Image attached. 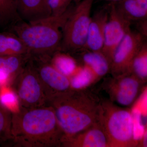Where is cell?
Returning <instances> with one entry per match:
<instances>
[{"instance_id": "cell-21", "label": "cell", "mask_w": 147, "mask_h": 147, "mask_svg": "<svg viewBox=\"0 0 147 147\" xmlns=\"http://www.w3.org/2000/svg\"><path fill=\"white\" fill-rule=\"evenodd\" d=\"M20 19L17 11V0H0V25H5Z\"/></svg>"}, {"instance_id": "cell-6", "label": "cell", "mask_w": 147, "mask_h": 147, "mask_svg": "<svg viewBox=\"0 0 147 147\" xmlns=\"http://www.w3.org/2000/svg\"><path fill=\"white\" fill-rule=\"evenodd\" d=\"M16 77V94L20 107L32 108L46 105L47 95L31 61Z\"/></svg>"}, {"instance_id": "cell-9", "label": "cell", "mask_w": 147, "mask_h": 147, "mask_svg": "<svg viewBox=\"0 0 147 147\" xmlns=\"http://www.w3.org/2000/svg\"><path fill=\"white\" fill-rule=\"evenodd\" d=\"M31 61L36 71L47 96V98L53 95L69 90L70 80L48 63L46 59L34 58Z\"/></svg>"}, {"instance_id": "cell-22", "label": "cell", "mask_w": 147, "mask_h": 147, "mask_svg": "<svg viewBox=\"0 0 147 147\" xmlns=\"http://www.w3.org/2000/svg\"><path fill=\"white\" fill-rule=\"evenodd\" d=\"M0 104L12 113L17 112L20 108L17 94L6 86L0 88Z\"/></svg>"}, {"instance_id": "cell-16", "label": "cell", "mask_w": 147, "mask_h": 147, "mask_svg": "<svg viewBox=\"0 0 147 147\" xmlns=\"http://www.w3.org/2000/svg\"><path fill=\"white\" fill-rule=\"evenodd\" d=\"M86 51L82 56L84 65L92 70L97 79L110 71V62L103 53Z\"/></svg>"}, {"instance_id": "cell-3", "label": "cell", "mask_w": 147, "mask_h": 147, "mask_svg": "<svg viewBox=\"0 0 147 147\" xmlns=\"http://www.w3.org/2000/svg\"><path fill=\"white\" fill-rule=\"evenodd\" d=\"M72 7L58 16H51L40 21L16 23L13 26L16 35L28 50L30 57L47 59L61 50L62 28Z\"/></svg>"}, {"instance_id": "cell-23", "label": "cell", "mask_w": 147, "mask_h": 147, "mask_svg": "<svg viewBox=\"0 0 147 147\" xmlns=\"http://www.w3.org/2000/svg\"><path fill=\"white\" fill-rule=\"evenodd\" d=\"M133 121V135L135 146H138L144 134L146 127L142 119V110L135 106L131 111Z\"/></svg>"}, {"instance_id": "cell-11", "label": "cell", "mask_w": 147, "mask_h": 147, "mask_svg": "<svg viewBox=\"0 0 147 147\" xmlns=\"http://www.w3.org/2000/svg\"><path fill=\"white\" fill-rule=\"evenodd\" d=\"M108 16V7L97 11L92 16L84 50L102 53Z\"/></svg>"}, {"instance_id": "cell-20", "label": "cell", "mask_w": 147, "mask_h": 147, "mask_svg": "<svg viewBox=\"0 0 147 147\" xmlns=\"http://www.w3.org/2000/svg\"><path fill=\"white\" fill-rule=\"evenodd\" d=\"M30 59L28 56H0V70L13 76L24 67V61Z\"/></svg>"}, {"instance_id": "cell-14", "label": "cell", "mask_w": 147, "mask_h": 147, "mask_svg": "<svg viewBox=\"0 0 147 147\" xmlns=\"http://www.w3.org/2000/svg\"><path fill=\"white\" fill-rule=\"evenodd\" d=\"M115 5L119 12L131 24L147 20V0H123Z\"/></svg>"}, {"instance_id": "cell-5", "label": "cell", "mask_w": 147, "mask_h": 147, "mask_svg": "<svg viewBox=\"0 0 147 147\" xmlns=\"http://www.w3.org/2000/svg\"><path fill=\"white\" fill-rule=\"evenodd\" d=\"M94 0H81L72 7L62 28L61 50L78 52L84 50Z\"/></svg>"}, {"instance_id": "cell-29", "label": "cell", "mask_w": 147, "mask_h": 147, "mask_svg": "<svg viewBox=\"0 0 147 147\" xmlns=\"http://www.w3.org/2000/svg\"><path fill=\"white\" fill-rule=\"evenodd\" d=\"M102 1L108 2L109 4H117L123 0H102Z\"/></svg>"}, {"instance_id": "cell-19", "label": "cell", "mask_w": 147, "mask_h": 147, "mask_svg": "<svg viewBox=\"0 0 147 147\" xmlns=\"http://www.w3.org/2000/svg\"><path fill=\"white\" fill-rule=\"evenodd\" d=\"M97 77L88 67L84 65L79 67L75 73L70 76V87L74 90H80L89 86Z\"/></svg>"}, {"instance_id": "cell-26", "label": "cell", "mask_w": 147, "mask_h": 147, "mask_svg": "<svg viewBox=\"0 0 147 147\" xmlns=\"http://www.w3.org/2000/svg\"><path fill=\"white\" fill-rule=\"evenodd\" d=\"M137 24V31L147 38V20L138 22Z\"/></svg>"}, {"instance_id": "cell-18", "label": "cell", "mask_w": 147, "mask_h": 147, "mask_svg": "<svg viewBox=\"0 0 147 147\" xmlns=\"http://www.w3.org/2000/svg\"><path fill=\"white\" fill-rule=\"evenodd\" d=\"M51 64L58 71L68 77L72 76L79 67L73 58L59 51L53 55Z\"/></svg>"}, {"instance_id": "cell-2", "label": "cell", "mask_w": 147, "mask_h": 147, "mask_svg": "<svg viewBox=\"0 0 147 147\" xmlns=\"http://www.w3.org/2000/svg\"><path fill=\"white\" fill-rule=\"evenodd\" d=\"M46 105L52 107L55 112L63 134L62 140L98 122L99 104L82 92L68 90L53 95L47 98Z\"/></svg>"}, {"instance_id": "cell-27", "label": "cell", "mask_w": 147, "mask_h": 147, "mask_svg": "<svg viewBox=\"0 0 147 147\" xmlns=\"http://www.w3.org/2000/svg\"><path fill=\"white\" fill-rule=\"evenodd\" d=\"M12 76L5 71L0 70V88L6 86Z\"/></svg>"}, {"instance_id": "cell-31", "label": "cell", "mask_w": 147, "mask_h": 147, "mask_svg": "<svg viewBox=\"0 0 147 147\" xmlns=\"http://www.w3.org/2000/svg\"><path fill=\"white\" fill-rule=\"evenodd\" d=\"M146 90H147V89H146Z\"/></svg>"}, {"instance_id": "cell-10", "label": "cell", "mask_w": 147, "mask_h": 147, "mask_svg": "<svg viewBox=\"0 0 147 147\" xmlns=\"http://www.w3.org/2000/svg\"><path fill=\"white\" fill-rule=\"evenodd\" d=\"M115 78V84L111 88V96L119 105L129 106L137 98L143 82L130 73Z\"/></svg>"}, {"instance_id": "cell-8", "label": "cell", "mask_w": 147, "mask_h": 147, "mask_svg": "<svg viewBox=\"0 0 147 147\" xmlns=\"http://www.w3.org/2000/svg\"><path fill=\"white\" fill-rule=\"evenodd\" d=\"M102 53L110 62L119 44L131 30V23L119 12L115 4H109Z\"/></svg>"}, {"instance_id": "cell-30", "label": "cell", "mask_w": 147, "mask_h": 147, "mask_svg": "<svg viewBox=\"0 0 147 147\" xmlns=\"http://www.w3.org/2000/svg\"><path fill=\"white\" fill-rule=\"evenodd\" d=\"M74 1H75V2H76V3H77L79 2V1H81V0H74Z\"/></svg>"}, {"instance_id": "cell-24", "label": "cell", "mask_w": 147, "mask_h": 147, "mask_svg": "<svg viewBox=\"0 0 147 147\" xmlns=\"http://www.w3.org/2000/svg\"><path fill=\"white\" fill-rule=\"evenodd\" d=\"M10 112L0 104V141L11 139Z\"/></svg>"}, {"instance_id": "cell-12", "label": "cell", "mask_w": 147, "mask_h": 147, "mask_svg": "<svg viewBox=\"0 0 147 147\" xmlns=\"http://www.w3.org/2000/svg\"><path fill=\"white\" fill-rule=\"evenodd\" d=\"M61 146L71 147H110L108 137L98 122L75 136L63 139Z\"/></svg>"}, {"instance_id": "cell-1", "label": "cell", "mask_w": 147, "mask_h": 147, "mask_svg": "<svg viewBox=\"0 0 147 147\" xmlns=\"http://www.w3.org/2000/svg\"><path fill=\"white\" fill-rule=\"evenodd\" d=\"M11 136L16 145L25 147L60 146L63 138L55 112L49 105L20 107L12 113Z\"/></svg>"}, {"instance_id": "cell-25", "label": "cell", "mask_w": 147, "mask_h": 147, "mask_svg": "<svg viewBox=\"0 0 147 147\" xmlns=\"http://www.w3.org/2000/svg\"><path fill=\"white\" fill-rule=\"evenodd\" d=\"M73 0H47L52 16H58L64 13Z\"/></svg>"}, {"instance_id": "cell-17", "label": "cell", "mask_w": 147, "mask_h": 147, "mask_svg": "<svg viewBox=\"0 0 147 147\" xmlns=\"http://www.w3.org/2000/svg\"><path fill=\"white\" fill-rule=\"evenodd\" d=\"M129 73L143 83L147 81V38H145L134 56Z\"/></svg>"}, {"instance_id": "cell-7", "label": "cell", "mask_w": 147, "mask_h": 147, "mask_svg": "<svg viewBox=\"0 0 147 147\" xmlns=\"http://www.w3.org/2000/svg\"><path fill=\"white\" fill-rule=\"evenodd\" d=\"M145 37L138 31L127 33L113 53L110 71L115 77L129 73L131 63Z\"/></svg>"}, {"instance_id": "cell-4", "label": "cell", "mask_w": 147, "mask_h": 147, "mask_svg": "<svg viewBox=\"0 0 147 147\" xmlns=\"http://www.w3.org/2000/svg\"><path fill=\"white\" fill-rule=\"evenodd\" d=\"M98 122L108 137L110 147L136 146L131 111L104 102L99 104Z\"/></svg>"}, {"instance_id": "cell-15", "label": "cell", "mask_w": 147, "mask_h": 147, "mask_svg": "<svg viewBox=\"0 0 147 147\" xmlns=\"http://www.w3.org/2000/svg\"><path fill=\"white\" fill-rule=\"evenodd\" d=\"M9 55L30 57L28 50L19 37L16 35L0 33V56Z\"/></svg>"}, {"instance_id": "cell-13", "label": "cell", "mask_w": 147, "mask_h": 147, "mask_svg": "<svg viewBox=\"0 0 147 147\" xmlns=\"http://www.w3.org/2000/svg\"><path fill=\"white\" fill-rule=\"evenodd\" d=\"M17 11L20 19L27 23L52 16L47 0H17Z\"/></svg>"}, {"instance_id": "cell-28", "label": "cell", "mask_w": 147, "mask_h": 147, "mask_svg": "<svg viewBox=\"0 0 147 147\" xmlns=\"http://www.w3.org/2000/svg\"><path fill=\"white\" fill-rule=\"evenodd\" d=\"M138 146L147 147V127L146 129L144 137L139 143Z\"/></svg>"}]
</instances>
